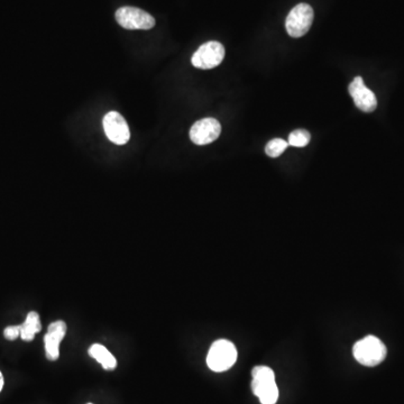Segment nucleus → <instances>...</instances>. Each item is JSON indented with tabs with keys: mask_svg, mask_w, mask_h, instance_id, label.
Listing matches in <instances>:
<instances>
[{
	"mask_svg": "<svg viewBox=\"0 0 404 404\" xmlns=\"http://www.w3.org/2000/svg\"><path fill=\"white\" fill-rule=\"evenodd\" d=\"M67 334V325L62 320L52 323L48 326V332L44 337L46 357L50 361H57L60 356V344Z\"/></svg>",
	"mask_w": 404,
	"mask_h": 404,
	"instance_id": "10",
	"label": "nucleus"
},
{
	"mask_svg": "<svg viewBox=\"0 0 404 404\" xmlns=\"http://www.w3.org/2000/svg\"><path fill=\"white\" fill-rule=\"evenodd\" d=\"M314 10L308 3H299L287 15L285 28L291 37H302L308 33L314 21Z\"/></svg>",
	"mask_w": 404,
	"mask_h": 404,
	"instance_id": "4",
	"label": "nucleus"
},
{
	"mask_svg": "<svg viewBox=\"0 0 404 404\" xmlns=\"http://www.w3.org/2000/svg\"><path fill=\"white\" fill-rule=\"evenodd\" d=\"M3 336L10 341H15L16 338L21 336V326H10L7 327L3 332Z\"/></svg>",
	"mask_w": 404,
	"mask_h": 404,
	"instance_id": "15",
	"label": "nucleus"
},
{
	"mask_svg": "<svg viewBox=\"0 0 404 404\" xmlns=\"http://www.w3.org/2000/svg\"><path fill=\"white\" fill-rule=\"evenodd\" d=\"M3 387V376L1 374V372H0V392H1V390Z\"/></svg>",
	"mask_w": 404,
	"mask_h": 404,
	"instance_id": "16",
	"label": "nucleus"
},
{
	"mask_svg": "<svg viewBox=\"0 0 404 404\" xmlns=\"http://www.w3.org/2000/svg\"><path fill=\"white\" fill-rule=\"evenodd\" d=\"M311 135L308 130H296L289 136V145L294 148H305L310 142Z\"/></svg>",
	"mask_w": 404,
	"mask_h": 404,
	"instance_id": "13",
	"label": "nucleus"
},
{
	"mask_svg": "<svg viewBox=\"0 0 404 404\" xmlns=\"http://www.w3.org/2000/svg\"><path fill=\"white\" fill-rule=\"evenodd\" d=\"M221 133V125L214 118H203L193 124L190 139L196 145H207L214 142Z\"/></svg>",
	"mask_w": 404,
	"mask_h": 404,
	"instance_id": "8",
	"label": "nucleus"
},
{
	"mask_svg": "<svg viewBox=\"0 0 404 404\" xmlns=\"http://www.w3.org/2000/svg\"><path fill=\"white\" fill-rule=\"evenodd\" d=\"M350 96L353 97L354 103L357 108L364 112H374L377 107V99L374 92L368 89L361 77H356L348 87Z\"/></svg>",
	"mask_w": 404,
	"mask_h": 404,
	"instance_id": "9",
	"label": "nucleus"
},
{
	"mask_svg": "<svg viewBox=\"0 0 404 404\" xmlns=\"http://www.w3.org/2000/svg\"><path fill=\"white\" fill-rule=\"evenodd\" d=\"M103 130L109 141L115 144L124 145L130 141V127L119 112H110L103 117Z\"/></svg>",
	"mask_w": 404,
	"mask_h": 404,
	"instance_id": "7",
	"label": "nucleus"
},
{
	"mask_svg": "<svg viewBox=\"0 0 404 404\" xmlns=\"http://www.w3.org/2000/svg\"><path fill=\"white\" fill-rule=\"evenodd\" d=\"M115 17L118 24L126 30H151L155 26L154 17L136 7H121Z\"/></svg>",
	"mask_w": 404,
	"mask_h": 404,
	"instance_id": "5",
	"label": "nucleus"
},
{
	"mask_svg": "<svg viewBox=\"0 0 404 404\" xmlns=\"http://www.w3.org/2000/svg\"><path fill=\"white\" fill-rule=\"evenodd\" d=\"M89 355L96 359L97 362L100 363L107 371H112L117 367V359L103 345H92L89 350Z\"/></svg>",
	"mask_w": 404,
	"mask_h": 404,
	"instance_id": "11",
	"label": "nucleus"
},
{
	"mask_svg": "<svg viewBox=\"0 0 404 404\" xmlns=\"http://www.w3.org/2000/svg\"><path fill=\"white\" fill-rule=\"evenodd\" d=\"M252 390L262 404H275L279 400V387L274 372L267 366H255L252 371Z\"/></svg>",
	"mask_w": 404,
	"mask_h": 404,
	"instance_id": "1",
	"label": "nucleus"
},
{
	"mask_svg": "<svg viewBox=\"0 0 404 404\" xmlns=\"http://www.w3.org/2000/svg\"><path fill=\"white\" fill-rule=\"evenodd\" d=\"M89 404H92V403H89Z\"/></svg>",
	"mask_w": 404,
	"mask_h": 404,
	"instance_id": "17",
	"label": "nucleus"
},
{
	"mask_svg": "<svg viewBox=\"0 0 404 404\" xmlns=\"http://www.w3.org/2000/svg\"><path fill=\"white\" fill-rule=\"evenodd\" d=\"M225 58V48L219 42H208L202 44L193 54L191 62L193 67L202 70H210L218 67Z\"/></svg>",
	"mask_w": 404,
	"mask_h": 404,
	"instance_id": "6",
	"label": "nucleus"
},
{
	"mask_svg": "<svg viewBox=\"0 0 404 404\" xmlns=\"http://www.w3.org/2000/svg\"><path fill=\"white\" fill-rule=\"evenodd\" d=\"M41 329H42V325H41L39 314L32 311L28 314L24 323L21 325V339L26 341H33L37 332H41Z\"/></svg>",
	"mask_w": 404,
	"mask_h": 404,
	"instance_id": "12",
	"label": "nucleus"
},
{
	"mask_svg": "<svg viewBox=\"0 0 404 404\" xmlns=\"http://www.w3.org/2000/svg\"><path fill=\"white\" fill-rule=\"evenodd\" d=\"M237 350L232 341L219 339L214 341L209 350L207 364L212 371L221 373L228 371L237 361Z\"/></svg>",
	"mask_w": 404,
	"mask_h": 404,
	"instance_id": "3",
	"label": "nucleus"
},
{
	"mask_svg": "<svg viewBox=\"0 0 404 404\" xmlns=\"http://www.w3.org/2000/svg\"><path fill=\"white\" fill-rule=\"evenodd\" d=\"M353 354L359 364L367 367H374L383 362L387 350L385 345L378 338L367 336L354 345Z\"/></svg>",
	"mask_w": 404,
	"mask_h": 404,
	"instance_id": "2",
	"label": "nucleus"
},
{
	"mask_svg": "<svg viewBox=\"0 0 404 404\" xmlns=\"http://www.w3.org/2000/svg\"><path fill=\"white\" fill-rule=\"evenodd\" d=\"M289 143L282 139H274L266 145L265 153L270 157H279L287 150Z\"/></svg>",
	"mask_w": 404,
	"mask_h": 404,
	"instance_id": "14",
	"label": "nucleus"
}]
</instances>
